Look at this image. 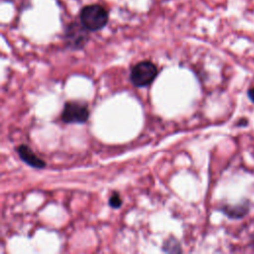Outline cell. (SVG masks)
I'll use <instances>...</instances> for the list:
<instances>
[{
	"label": "cell",
	"mask_w": 254,
	"mask_h": 254,
	"mask_svg": "<svg viewBox=\"0 0 254 254\" xmlns=\"http://www.w3.org/2000/svg\"><path fill=\"white\" fill-rule=\"evenodd\" d=\"M108 22V13L104 7L98 4L85 6L80 12V23L88 31H98Z\"/></svg>",
	"instance_id": "1"
},
{
	"label": "cell",
	"mask_w": 254,
	"mask_h": 254,
	"mask_svg": "<svg viewBox=\"0 0 254 254\" xmlns=\"http://www.w3.org/2000/svg\"><path fill=\"white\" fill-rule=\"evenodd\" d=\"M158 75L156 64L150 61L137 63L130 71V80L137 87L150 85Z\"/></svg>",
	"instance_id": "2"
},
{
	"label": "cell",
	"mask_w": 254,
	"mask_h": 254,
	"mask_svg": "<svg viewBox=\"0 0 254 254\" xmlns=\"http://www.w3.org/2000/svg\"><path fill=\"white\" fill-rule=\"evenodd\" d=\"M62 120L64 123H84L89 118V109L86 103L80 101H67L62 111Z\"/></svg>",
	"instance_id": "3"
},
{
	"label": "cell",
	"mask_w": 254,
	"mask_h": 254,
	"mask_svg": "<svg viewBox=\"0 0 254 254\" xmlns=\"http://www.w3.org/2000/svg\"><path fill=\"white\" fill-rule=\"evenodd\" d=\"M86 31L88 30L82 24H71L65 33V40L67 45L71 49H81L88 39V34Z\"/></svg>",
	"instance_id": "4"
},
{
	"label": "cell",
	"mask_w": 254,
	"mask_h": 254,
	"mask_svg": "<svg viewBox=\"0 0 254 254\" xmlns=\"http://www.w3.org/2000/svg\"><path fill=\"white\" fill-rule=\"evenodd\" d=\"M17 153L20 159L26 163L28 166L36 169H44L46 167V162L38 157L33 150L27 145H20L17 147Z\"/></svg>",
	"instance_id": "5"
},
{
	"label": "cell",
	"mask_w": 254,
	"mask_h": 254,
	"mask_svg": "<svg viewBox=\"0 0 254 254\" xmlns=\"http://www.w3.org/2000/svg\"><path fill=\"white\" fill-rule=\"evenodd\" d=\"M221 210L230 218H241L246 215L249 211L248 202H241L235 205H223Z\"/></svg>",
	"instance_id": "6"
},
{
	"label": "cell",
	"mask_w": 254,
	"mask_h": 254,
	"mask_svg": "<svg viewBox=\"0 0 254 254\" xmlns=\"http://www.w3.org/2000/svg\"><path fill=\"white\" fill-rule=\"evenodd\" d=\"M163 251L169 252V253H174V252H181V246L180 243L176 238H169L167 239L164 244H163Z\"/></svg>",
	"instance_id": "7"
},
{
	"label": "cell",
	"mask_w": 254,
	"mask_h": 254,
	"mask_svg": "<svg viewBox=\"0 0 254 254\" xmlns=\"http://www.w3.org/2000/svg\"><path fill=\"white\" fill-rule=\"evenodd\" d=\"M108 204L112 208H119L122 204V198H121L120 194L118 192L114 191L108 199Z\"/></svg>",
	"instance_id": "8"
},
{
	"label": "cell",
	"mask_w": 254,
	"mask_h": 254,
	"mask_svg": "<svg viewBox=\"0 0 254 254\" xmlns=\"http://www.w3.org/2000/svg\"><path fill=\"white\" fill-rule=\"evenodd\" d=\"M247 95H248L249 99H250L252 102H254V87H252V88H249V89H248V91H247Z\"/></svg>",
	"instance_id": "9"
}]
</instances>
